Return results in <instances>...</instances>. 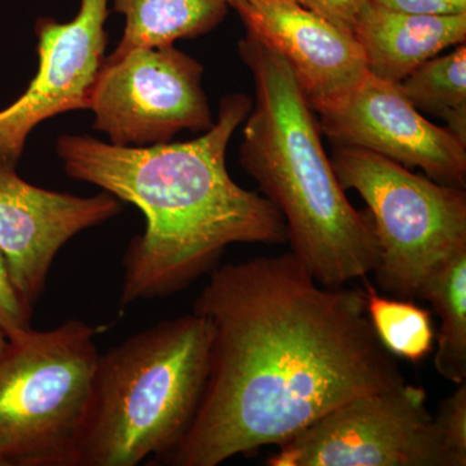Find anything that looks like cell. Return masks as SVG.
<instances>
[{"instance_id":"cell-22","label":"cell","mask_w":466,"mask_h":466,"mask_svg":"<svg viewBox=\"0 0 466 466\" xmlns=\"http://www.w3.org/2000/svg\"><path fill=\"white\" fill-rule=\"evenodd\" d=\"M8 339L5 333L0 329V357H2L3 351H5V346H7Z\"/></svg>"},{"instance_id":"cell-11","label":"cell","mask_w":466,"mask_h":466,"mask_svg":"<svg viewBox=\"0 0 466 466\" xmlns=\"http://www.w3.org/2000/svg\"><path fill=\"white\" fill-rule=\"evenodd\" d=\"M108 192L91 198L48 191L0 164V251L18 297L32 309L45 290L52 263L67 242L118 216Z\"/></svg>"},{"instance_id":"cell-20","label":"cell","mask_w":466,"mask_h":466,"mask_svg":"<svg viewBox=\"0 0 466 466\" xmlns=\"http://www.w3.org/2000/svg\"><path fill=\"white\" fill-rule=\"evenodd\" d=\"M300 7L323 17L339 29L354 34L359 15L370 0H294Z\"/></svg>"},{"instance_id":"cell-6","label":"cell","mask_w":466,"mask_h":466,"mask_svg":"<svg viewBox=\"0 0 466 466\" xmlns=\"http://www.w3.org/2000/svg\"><path fill=\"white\" fill-rule=\"evenodd\" d=\"M342 188L366 201L380 248L373 274L385 293L415 299L429 276L466 250V192L370 150L334 147Z\"/></svg>"},{"instance_id":"cell-19","label":"cell","mask_w":466,"mask_h":466,"mask_svg":"<svg viewBox=\"0 0 466 466\" xmlns=\"http://www.w3.org/2000/svg\"><path fill=\"white\" fill-rule=\"evenodd\" d=\"M33 311L24 305L9 278L5 260L0 251V329L8 339H17L32 329Z\"/></svg>"},{"instance_id":"cell-3","label":"cell","mask_w":466,"mask_h":466,"mask_svg":"<svg viewBox=\"0 0 466 466\" xmlns=\"http://www.w3.org/2000/svg\"><path fill=\"white\" fill-rule=\"evenodd\" d=\"M238 52L256 90L242 133V168L280 211L291 253L319 284L341 288L367 278L380 260L372 219L350 204L296 76L250 34Z\"/></svg>"},{"instance_id":"cell-18","label":"cell","mask_w":466,"mask_h":466,"mask_svg":"<svg viewBox=\"0 0 466 466\" xmlns=\"http://www.w3.org/2000/svg\"><path fill=\"white\" fill-rule=\"evenodd\" d=\"M435 431L451 452L466 465V381L446 400L433 416Z\"/></svg>"},{"instance_id":"cell-5","label":"cell","mask_w":466,"mask_h":466,"mask_svg":"<svg viewBox=\"0 0 466 466\" xmlns=\"http://www.w3.org/2000/svg\"><path fill=\"white\" fill-rule=\"evenodd\" d=\"M96 334L72 319L8 339L0 357V466H79Z\"/></svg>"},{"instance_id":"cell-13","label":"cell","mask_w":466,"mask_h":466,"mask_svg":"<svg viewBox=\"0 0 466 466\" xmlns=\"http://www.w3.org/2000/svg\"><path fill=\"white\" fill-rule=\"evenodd\" d=\"M354 35L368 72L398 85L440 52L464 45L466 14H400L370 2L359 15Z\"/></svg>"},{"instance_id":"cell-9","label":"cell","mask_w":466,"mask_h":466,"mask_svg":"<svg viewBox=\"0 0 466 466\" xmlns=\"http://www.w3.org/2000/svg\"><path fill=\"white\" fill-rule=\"evenodd\" d=\"M314 112L334 147L370 150L408 168H422L434 182L466 188L465 144L420 115L398 85L368 72L343 96Z\"/></svg>"},{"instance_id":"cell-23","label":"cell","mask_w":466,"mask_h":466,"mask_svg":"<svg viewBox=\"0 0 466 466\" xmlns=\"http://www.w3.org/2000/svg\"><path fill=\"white\" fill-rule=\"evenodd\" d=\"M247 2V0H227V3H228L229 7H232L233 9L238 8V5H241L242 3Z\"/></svg>"},{"instance_id":"cell-12","label":"cell","mask_w":466,"mask_h":466,"mask_svg":"<svg viewBox=\"0 0 466 466\" xmlns=\"http://www.w3.org/2000/svg\"><path fill=\"white\" fill-rule=\"evenodd\" d=\"M235 11L248 34L284 58L312 109L343 96L368 73L354 34L294 0H247Z\"/></svg>"},{"instance_id":"cell-8","label":"cell","mask_w":466,"mask_h":466,"mask_svg":"<svg viewBox=\"0 0 466 466\" xmlns=\"http://www.w3.org/2000/svg\"><path fill=\"white\" fill-rule=\"evenodd\" d=\"M202 76L201 64L174 45L104 61L91 99L94 128L118 147L170 143L183 130L205 133L214 119Z\"/></svg>"},{"instance_id":"cell-1","label":"cell","mask_w":466,"mask_h":466,"mask_svg":"<svg viewBox=\"0 0 466 466\" xmlns=\"http://www.w3.org/2000/svg\"><path fill=\"white\" fill-rule=\"evenodd\" d=\"M193 312L213 327L207 383L174 466L280 446L346 401L404 381L363 289L319 284L293 253L211 271Z\"/></svg>"},{"instance_id":"cell-4","label":"cell","mask_w":466,"mask_h":466,"mask_svg":"<svg viewBox=\"0 0 466 466\" xmlns=\"http://www.w3.org/2000/svg\"><path fill=\"white\" fill-rule=\"evenodd\" d=\"M213 327L200 314L147 328L99 355L79 466H135L175 450L200 404Z\"/></svg>"},{"instance_id":"cell-17","label":"cell","mask_w":466,"mask_h":466,"mask_svg":"<svg viewBox=\"0 0 466 466\" xmlns=\"http://www.w3.org/2000/svg\"><path fill=\"white\" fill-rule=\"evenodd\" d=\"M364 280L367 317L383 348L394 357L419 363L434 349L431 312L410 299H389Z\"/></svg>"},{"instance_id":"cell-16","label":"cell","mask_w":466,"mask_h":466,"mask_svg":"<svg viewBox=\"0 0 466 466\" xmlns=\"http://www.w3.org/2000/svg\"><path fill=\"white\" fill-rule=\"evenodd\" d=\"M417 110L446 122V128L466 146V46L425 61L398 84Z\"/></svg>"},{"instance_id":"cell-14","label":"cell","mask_w":466,"mask_h":466,"mask_svg":"<svg viewBox=\"0 0 466 466\" xmlns=\"http://www.w3.org/2000/svg\"><path fill=\"white\" fill-rule=\"evenodd\" d=\"M113 11L125 16V30L115 51L106 57L113 63L135 48H157L179 39L205 35L223 23L227 0H110Z\"/></svg>"},{"instance_id":"cell-2","label":"cell","mask_w":466,"mask_h":466,"mask_svg":"<svg viewBox=\"0 0 466 466\" xmlns=\"http://www.w3.org/2000/svg\"><path fill=\"white\" fill-rule=\"evenodd\" d=\"M253 100H220L217 121L192 142L118 147L90 135H61L56 153L73 179L139 208L146 229L124 257L121 305L164 299L213 271L233 244L283 245L280 211L228 174L226 152Z\"/></svg>"},{"instance_id":"cell-7","label":"cell","mask_w":466,"mask_h":466,"mask_svg":"<svg viewBox=\"0 0 466 466\" xmlns=\"http://www.w3.org/2000/svg\"><path fill=\"white\" fill-rule=\"evenodd\" d=\"M267 466H464L435 431L421 386L400 383L325 413Z\"/></svg>"},{"instance_id":"cell-21","label":"cell","mask_w":466,"mask_h":466,"mask_svg":"<svg viewBox=\"0 0 466 466\" xmlns=\"http://www.w3.org/2000/svg\"><path fill=\"white\" fill-rule=\"evenodd\" d=\"M379 7L410 15L466 14V0H370Z\"/></svg>"},{"instance_id":"cell-10","label":"cell","mask_w":466,"mask_h":466,"mask_svg":"<svg viewBox=\"0 0 466 466\" xmlns=\"http://www.w3.org/2000/svg\"><path fill=\"white\" fill-rule=\"evenodd\" d=\"M110 0H81L72 21L38 18V72L14 104L0 110V164L16 167L27 137L52 116L90 109L108 45Z\"/></svg>"},{"instance_id":"cell-15","label":"cell","mask_w":466,"mask_h":466,"mask_svg":"<svg viewBox=\"0 0 466 466\" xmlns=\"http://www.w3.org/2000/svg\"><path fill=\"white\" fill-rule=\"evenodd\" d=\"M417 299L428 300L441 318L434 367L447 381H466V250L429 276Z\"/></svg>"}]
</instances>
